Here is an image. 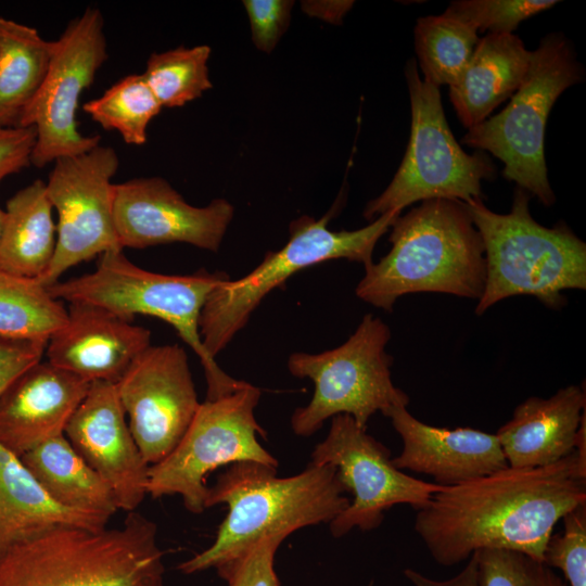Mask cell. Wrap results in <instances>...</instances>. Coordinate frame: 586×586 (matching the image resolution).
<instances>
[{
  "instance_id": "cell-1",
  "label": "cell",
  "mask_w": 586,
  "mask_h": 586,
  "mask_svg": "<svg viewBox=\"0 0 586 586\" xmlns=\"http://www.w3.org/2000/svg\"><path fill=\"white\" fill-rule=\"evenodd\" d=\"M585 502L586 473L574 451L549 466H508L444 486L417 511L415 532L444 566L482 549L517 551L544 562L557 523Z\"/></svg>"
},
{
  "instance_id": "cell-2",
  "label": "cell",
  "mask_w": 586,
  "mask_h": 586,
  "mask_svg": "<svg viewBox=\"0 0 586 586\" xmlns=\"http://www.w3.org/2000/svg\"><path fill=\"white\" fill-rule=\"evenodd\" d=\"M277 468L244 461L219 474L208 486L205 507L226 504L227 515L214 543L180 563V572L215 569L264 537L286 538L303 527L330 523L347 508L351 500L334 466L310 461L288 477H278Z\"/></svg>"
},
{
  "instance_id": "cell-3",
  "label": "cell",
  "mask_w": 586,
  "mask_h": 586,
  "mask_svg": "<svg viewBox=\"0 0 586 586\" xmlns=\"http://www.w3.org/2000/svg\"><path fill=\"white\" fill-rule=\"evenodd\" d=\"M390 252L365 267L355 294L392 311L398 297L412 293H446L481 297L485 259L481 235L457 200L421 202L390 227Z\"/></svg>"
},
{
  "instance_id": "cell-4",
  "label": "cell",
  "mask_w": 586,
  "mask_h": 586,
  "mask_svg": "<svg viewBox=\"0 0 586 586\" xmlns=\"http://www.w3.org/2000/svg\"><path fill=\"white\" fill-rule=\"evenodd\" d=\"M155 523L128 512L116 527L59 526L0 557V586H164Z\"/></svg>"
},
{
  "instance_id": "cell-5",
  "label": "cell",
  "mask_w": 586,
  "mask_h": 586,
  "mask_svg": "<svg viewBox=\"0 0 586 586\" xmlns=\"http://www.w3.org/2000/svg\"><path fill=\"white\" fill-rule=\"evenodd\" d=\"M531 196L517 187L507 214L491 211L482 199L463 203L484 247L485 284L476 315L515 295H532L550 309H561L566 303L563 291L586 289L585 242L565 224H538L530 212Z\"/></svg>"
},
{
  "instance_id": "cell-6",
  "label": "cell",
  "mask_w": 586,
  "mask_h": 586,
  "mask_svg": "<svg viewBox=\"0 0 586 586\" xmlns=\"http://www.w3.org/2000/svg\"><path fill=\"white\" fill-rule=\"evenodd\" d=\"M229 279L224 271L204 269L186 276L164 275L140 268L123 250L99 256L94 271L48 286L50 294L67 303L103 307L125 319L146 315L170 324L199 357L207 384V400L229 395L244 381L228 375L205 351L199 319L208 293Z\"/></svg>"
},
{
  "instance_id": "cell-7",
  "label": "cell",
  "mask_w": 586,
  "mask_h": 586,
  "mask_svg": "<svg viewBox=\"0 0 586 586\" xmlns=\"http://www.w3.org/2000/svg\"><path fill=\"white\" fill-rule=\"evenodd\" d=\"M334 205L320 219L304 215L290 224V238L278 251L246 276L219 282L207 295L199 319V330L207 354L216 356L242 330L264 297L292 275L331 259L345 258L370 265L374 246L388 231L399 211L385 213L357 230L333 231L328 224Z\"/></svg>"
},
{
  "instance_id": "cell-8",
  "label": "cell",
  "mask_w": 586,
  "mask_h": 586,
  "mask_svg": "<svg viewBox=\"0 0 586 586\" xmlns=\"http://www.w3.org/2000/svg\"><path fill=\"white\" fill-rule=\"evenodd\" d=\"M583 76L570 41L562 34L546 36L531 51L526 77L508 105L468 129L461 142L492 153L504 163L507 180L551 206L556 199L545 160L547 119L560 94Z\"/></svg>"
},
{
  "instance_id": "cell-9",
  "label": "cell",
  "mask_w": 586,
  "mask_h": 586,
  "mask_svg": "<svg viewBox=\"0 0 586 586\" xmlns=\"http://www.w3.org/2000/svg\"><path fill=\"white\" fill-rule=\"evenodd\" d=\"M405 75L411 107L409 142L390 184L366 205L367 220L416 202L482 199V181L496 176L484 152L468 154L461 149L448 126L440 87L421 79L415 60L407 63Z\"/></svg>"
},
{
  "instance_id": "cell-10",
  "label": "cell",
  "mask_w": 586,
  "mask_h": 586,
  "mask_svg": "<svg viewBox=\"0 0 586 586\" xmlns=\"http://www.w3.org/2000/svg\"><path fill=\"white\" fill-rule=\"evenodd\" d=\"M390 339L388 326L367 314L340 346L317 354H291L290 373L315 385L310 402L291 416L294 434L310 436L337 415H348L367 428L375 412L384 415L393 407H407L409 396L392 381L393 359L385 351Z\"/></svg>"
},
{
  "instance_id": "cell-11",
  "label": "cell",
  "mask_w": 586,
  "mask_h": 586,
  "mask_svg": "<svg viewBox=\"0 0 586 586\" xmlns=\"http://www.w3.org/2000/svg\"><path fill=\"white\" fill-rule=\"evenodd\" d=\"M259 398L260 390L244 382L229 395L201 403L174 450L150 466L148 495H179L188 511L201 513L206 509V479L216 469L244 461L278 467L257 438L266 436L254 416Z\"/></svg>"
},
{
  "instance_id": "cell-12",
  "label": "cell",
  "mask_w": 586,
  "mask_h": 586,
  "mask_svg": "<svg viewBox=\"0 0 586 586\" xmlns=\"http://www.w3.org/2000/svg\"><path fill=\"white\" fill-rule=\"evenodd\" d=\"M107 58L104 18L97 8H87L53 40L47 75L18 123L36 130L31 165L42 168L100 144L99 135L78 130L76 117L80 97Z\"/></svg>"
},
{
  "instance_id": "cell-13",
  "label": "cell",
  "mask_w": 586,
  "mask_h": 586,
  "mask_svg": "<svg viewBox=\"0 0 586 586\" xmlns=\"http://www.w3.org/2000/svg\"><path fill=\"white\" fill-rule=\"evenodd\" d=\"M310 457L311 462L334 466L346 492L353 495L347 508L329 523L335 538L356 527L362 532L378 528L384 512L396 505H409L418 511L444 487L397 469L390 449L348 415L331 418L328 435Z\"/></svg>"
},
{
  "instance_id": "cell-14",
  "label": "cell",
  "mask_w": 586,
  "mask_h": 586,
  "mask_svg": "<svg viewBox=\"0 0 586 586\" xmlns=\"http://www.w3.org/2000/svg\"><path fill=\"white\" fill-rule=\"evenodd\" d=\"M119 158L111 146L98 144L56 160L46 182L47 196L58 213L56 246L47 271L38 280L56 283L69 268L119 245L114 224L113 177Z\"/></svg>"
},
{
  "instance_id": "cell-15",
  "label": "cell",
  "mask_w": 586,
  "mask_h": 586,
  "mask_svg": "<svg viewBox=\"0 0 586 586\" xmlns=\"http://www.w3.org/2000/svg\"><path fill=\"white\" fill-rule=\"evenodd\" d=\"M115 387L145 461L150 466L162 461L178 445L201 404L184 348L149 346Z\"/></svg>"
},
{
  "instance_id": "cell-16",
  "label": "cell",
  "mask_w": 586,
  "mask_h": 586,
  "mask_svg": "<svg viewBox=\"0 0 586 586\" xmlns=\"http://www.w3.org/2000/svg\"><path fill=\"white\" fill-rule=\"evenodd\" d=\"M113 211L120 247L138 250L179 242L217 252L234 215L225 199L203 207L187 203L162 177L114 183Z\"/></svg>"
},
{
  "instance_id": "cell-17",
  "label": "cell",
  "mask_w": 586,
  "mask_h": 586,
  "mask_svg": "<svg viewBox=\"0 0 586 586\" xmlns=\"http://www.w3.org/2000/svg\"><path fill=\"white\" fill-rule=\"evenodd\" d=\"M64 435L110 486L118 510L136 511L148 495L150 464L126 422L114 383H90Z\"/></svg>"
},
{
  "instance_id": "cell-18",
  "label": "cell",
  "mask_w": 586,
  "mask_h": 586,
  "mask_svg": "<svg viewBox=\"0 0 586 586\" xmlns=\"http://www.w3.org/2000/svg\"><path fill=\"white\" fill-rule=\"evenodd\" d=\"M151 332L103 307L71 303L67 320L47 342V361L88 383H116L151 346Z\"/></svg>"
},
{
  "instance_id": "cell-19",
  "label": "cell",
  "mask_w": 586,
  "mask_h": 586,
  "mask_svg": "<svg viewBox=\"0 0 586 586\" xmlns=\"http://www.w3.org/2000/svg\"><path fill=\"white\" fill-rule=\"evenodd\" d=\"M403 441L392 458L399 470L426 474L436 484L453 486L508 467L496 434L471 428H437L415 418L405 406L384 413Z\"/></svg>"
},
{
  "instance_id": "cell-20",
  "label": "cell",
  "mask_w": 586,
  "mask_h": 586,
  "mask_svg": "<svg viewBox=\"0 0 586 586\" xmlns=\"http://www.w3.org/2000/svg\"><path fill=\"white\" fill-rule=\"evenodd\" d=\"M89 385L48 361L28 367L0 393V445L21 457L64 434Z\"/></svg>"
},
{
  "instance_id": "cell-21",
  "label": "cell",
  "mask_w": 586,
  "mask_h": 586,
  "mask_svg": "<svg viewBox=\"0 0 586 586\" xmlns=\"http://www.w3.org/2000/svg\"><path fill=\"white\" fill-rule=\"evenodd\" d=\"M585 407V388L578 385L519 404L512 418L495 433L508 466L545 467L573 454Z\"/></svg>"
},
{
  "instance_id": "cell-22",
  "label": "cell",
  "mask_w": 586,
  "mask_h": 586,
  "mask_svg": "<svg viewBox=\"0 0 586 586\" xmlns=\"http://www.w3.org/2000/svg\"><path fill=\"white\" fill-rule=\"evenodd\" d=\"M531 51L514 34H487L479 40L449 99L463 127L486 120L524 81Z\"/></svg>"
},
{
  "instance_id": "cell-23",
  "label": "cell",
  "mask_w": 586,
  "mask_h": 586,
  "mask_svg": "<svg viewBox=\"0 0 586 586\" xmlns=\"http://www.w3.org/2000/svg\"><path fill=\"white\" fill-rule=\"evenodd\" d=\"M110 519L58 504L21 458L0 445V557L49 530L77 526L100 531L107 527Z\"/></svg>"
},
{
  "instance_id": "cell-24",
  "label": "cell",
  "mask_w": 586,
  "mask_h": 586,
  "mask_svg": "<svg viewBox=\"0 0 586 586\" xmlns=\"http://www.w3.org/2000/svg\"><path fill=\"white\" fill-rule=\"evenodd\" d=\"M52 213L46 182L40 179L8 200L0 235L1 270L25 278L43 276L56 246Z\"/></svg>"
},
{
  "instance_id": "cell-25",
  "label": "cell",
  "mask_w": 586,
  "mask_h": 586,
  "mask_svg": "<svg viewBox=\"0 0 586 586\" xmlns=\"http://www.w3.org/2000/svg\"><path fill=\"white\" fill-rule=\"evenodd\" d=\"M20 458L58 504L109 518L118 511L110 486L64 434L43 442Z\"/></svg>"
},
{
  "instance_id": "cell-26",
  "label": "cell",
  "mask_w": 586,
  "mask_h": 586,
  "mask_svg": "<svg viewBox=\"0 0 586 586\" xmlns=\"http://www.w3.org/2000/svg\"><path fill=\"white\" fill-rule=\"evenodd\" d=\"M53 40L31 26L0 17V126H18L50 65Z\"/></svg>"
},
{
  "instance_id": "cell-27",
  "label": "cell",
  "mask_w": 586,
  "mask_h": 586,
  "mask_svg": "<svg viewBox=\"0 0 586 586\" xmlns=\"http://www.w3.org/2000/svg\"><path fill=\"white\" fill-rule=\"evenodd\" d=\"M66 320L63 302L38 279L0 269V337L47 343Z\"/></svg>"
},
{
  "instance_id": "cell-28",
  "label": "cell",
  "mask_w": 586,
  "mask_h": 586,
  "mask_svg": "<svg viewBox=\"0 0 586 586\" xmlns=\"http://www.w3.org/2000/svg\"><path fill=\"white\" fill-rule=\"evenodd\" d=\"M479 40L474 27L444 13L420 17L415 27V47L424 79L437 87L454 85Z\"/></svg>"
},
{
  "instance_id": "cell-29",
  "label": "cell",
  "mask_w": 586,
  "mask_h": 586,
  "mask_svg": "<svg viewBox=\"0 0 586 586\" xmlns=\"http://www.w3.org/2000/svg\"><path fill=\"white\" fill-rule=\"evenodd\" d=\"M162 105L142 74H130L86 102L82 110L103 129L117 131L125 143L143 145L150 122Z\"/></svg>"
},
{
  "instance_id": "cell-30",
  "label": "cell",
  "mask_w": 586,
  "mask_h": 586,
  "mask_svg": "<svg viewBox=\"0 0 586 586\" xmlns=\"http://www.w3.org/2000/svg\"><path fill=\"white\" fill-rule=\"evenodd\" d=\"M211 48L177 47L152 53L142 73L162 107H180L212 88L207 62Z\"/></svg>"
},
{
  "instance_id": "cell-31",
  "label": "cell",
  "mask_w": 586,
  "mask_h": 586,
  "mask_svg": "<svg viewBox=\"0 0 586 586\" xmlns=\"http://www.w3.org/2000/svg\"><path fill=\"white\" fill-rule=\"evenodd\" d=\"M555 0H458L444 14L487 34H513L519 24L553 7Z\"/></svg>"
},
{
  "instance_id": "cell-32",
  "label": "cell",
  "mask_w": 586,
  "mask_h": 586,
  "mask_svg": "<svg viewBox=\"0 0 586 586\" xmlns=\"http://www.w3.org/2000/svg\"><path fill=\"white\" fill-rule=\"evenodd\" d=\"M473 555L481 586H568L552 568L524 553L482 549Z\"/></svg>"
},
{
  "instance_id": "cell-33",
  "label": "cell",
  "mask_w": 586,
  "mask_h": 586,
  "mask_svg": "<svg viewBox=\"0 0 586 586\" xmlns=\"http://www.w3.org/2000/svg\"><path fill=\"white\" fill-rule=\"evenodd\" d=\"M561 521L563 530L549 538L544 563L561 570L568 586H586V502Z\"/></svg>"
},
{
  "instance_id": "cell-34",
  "label": "cell",
  "mask_w": 586,
  "mask_h": 586,
  "mask_svg": "<svg viewBox=\"0 0 586 586\" xmlns=\"http://www.w3.org/2000/svg\"><path fill=\"white\" fill-rule=\"evenodd\" d=\"M285 538L269 536L257 540L215 569L228 586H280L275 571L276 552Z\"/></svg>"
},
{
  "instance_id": "cell-35",
  "label": "cell",
  "mask_w": 586,
  "mask_h": 586,
  "mask_svg": "<svg viewBox=\"0 0 586 586\" xmlns=\"http://www.w3.org/2000/svg\"><path fill=\"white\" fill-rule=\"evenodd\" d=\"M255 47L271 52L285 33L294 2L291 0H244Z\"/></svg>"
},
{
  "instance_id": "cell-36",
  "label": "cell",
  "mask_w": 586,
  "mask_h": 586,
  "mask_svg": "<svg viewBox=\"0 0 586 586\" xmlns=\"http://www.w3.org/2000/svg\"><path fill=\"white\" fill-rule=\"evenodd\" d=\"M35 143L36 130L33 127L0 126V183L31 165Z\"/></svg>"
},
{
  "instance_id": "cell-37",
  "label": "cell",
  "mask_w": 586,
  "mask_h": 586,
  "mask_svg": "<svg viewBox=\"0 0 586 586\" xmlns=\"http://www.w3.org/2000/svg\"><path fill=\"white\" fill-rule=\"evenodd\" d=\"M47 343L0 337V393L24 370L41 360Z\"/></svg>"
},
{
  "instance_id": "cell-38",
  "label": "cell",
  "mask_w": 586,
  "mask_h": 586,
  "mask_svg": "<svg viewBox=\"0 0 586 586\" xmlns=\"http://www.w3.org/2000/svg\"><path fill=\"white\" fill-rule=\"evenodd\" d=\"M404 575L413 586H481L474 555L468 559V563L458 574L448 579H434L413 569H406Z\"/></svg>"
},
{
  "instance_id": "cell-39",
  "label": "cell",
  "mask_w": 586,
  "mask_h": 586,
  "mask_svg": "<svg viewBox=\"0 0 586 586\" xmlns=\"http://www.w3.org/2000/svg\"><path fill=\"white\" fill-rule=\"evenodd\" d=\"M3 216H4V209L0 207V235H1V230H2Z\"/></svg>"
},
{
  "instance_id": "cell-40",
  "label": "cell",
  "mask_w": 586,
  "mask_h": 586,
  "mask_svg": "<svg viewBox=\"0 0 586 586\" xmlns=\"http://www.w3.org/2000/svg\"><path fill=\"white\" fill-rule=\"evenodd\" d=\"M369 586H373V584H372V583H370V584H369Z\"/></svg>"
}]
</instances>
